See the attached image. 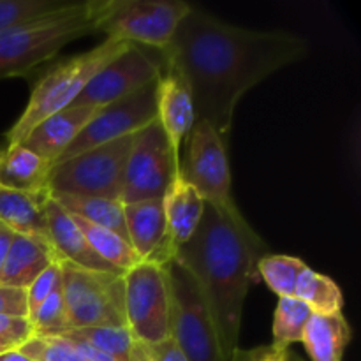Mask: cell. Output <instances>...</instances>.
Listing matches in <instances>:
<instances>
[{
    "mask_svg": "<svg viewBox=\"0 0 361 361\" xmlns=\"http://www.w3.org/2000/svg\"><path fill=\"white\" fill-rule=\"evenodd\" d=\"M305 53V39L291 32L247 30L190 7L159 55L185 80L196 122L210 123L228 145L243 94Z\"/></svg>",
    "mask_w": 361,
    "mask_h": 361,
    "instance_id": "obj_1",
    "label": "cell"
},
{
    "mask_svg": "<svg viewBox=\"0 0 361 361\" xmlns=\"http://www.w3.org/2000/svg\"><path fill=\"white\" fill-rule=\"evenodd\" d=\"M268 254L238 207L222 210L204 203L200 226L173 257L200 286L226 361L240 349L243 303L250 286L261 281L257 264Z\"/></svg>",
    "mask_w": 361,
    "mask_h": 361,
    "instance_id": "obj_2",
    "label": "cell"
},
{
    "mask_svg": "<svg viewBox=\"0 0 361 361\" xmlns=\"http://www.w3.org/2000/svg\"><path fill=\"white\" fill-rule=\"evenodd\" d=\"M113 0L73 2L59 13L0 32V78L25 76L63 46L101 32Z\"/></svg>",
    "mask_w": 361,
    "mask_h": 361,
    "instance_id": "obj_3",
    "label": "cell"
},
{
    "mask_svg": "<svg viewBox=\"0 0 361 361\" xmlns=\"http://www.w3.org/2000/svg\"><path fill=\"white\" fill-rule=\"evenodd\" d=\"M129 46V42L106 39L95 48L62 60L46 71L32 88L30 101L25 111L7 130V147L21 145L42 120L69 108L88 81L113 59L122 55Z\"/></svg>",
    "mask_w": 361,
    "mask_h": 361,
    "instance_id": "obj_4",
    "label": "cell"
},
{
    "mask_svg": "<svg viewBox=\"0 0 361 361\" xmlns=\"http://www.w3.org/2000/svg\"><path fill=\"white\" fill-rule=\"evenodd\" d=\"M59 263L69 328H127L122 275Z\"/></svg>",
    "mask_w": 361,
    "mask_h": 361,
    "instance_id": "obj_5",
    "label": "cell"
},
{
    "mask_svg": "<svg viewBox=\"0 0 361 361\" xmlns=\"http://www.w3.org/2000/svg\"><path fill=\"white\" fill-rule=\"evenodd\" d=\"M133 140L134 134L53 164L49 194L120 200Z\"/></svg>",
    "mask_w": 361,
    "mask_h": 361,
    "instance_id": "obj_6",
    "label": "cell"
},
{
    "mask_svg": "<svg viewBox=\"0 0 361 361\" xmlns=\"http://www.w3.org/2000/svg\"><path fill=\"white\" fill-rule=\"evenodd\" d=\"M126 321L130 335L143 345L169 337L171 328V284L169 264L140 261L122 275Z\"/></svg>",
    "mask_w": 361,
    "mask_h": 361,
    "instance_id": "obj_7",
    "label": "cell"
},
{
    "mask_svg": "<svg viewBox=\"0 0 361 361\" xmlns=\"http://www.w3.org/2000/svg\"><path fill=\"white\" fill-rule=\"evenodd\" d=\"M171 321L169 337L176 342L187 361H226L204 296L192 275L169 263Z\"/></svg>",
    "mask_w": 361,
    "mask_h": 361,
    "instance_id": "obj_8",
    "label": "cell"
},
{
    "mask_svg": "<svg viewBox=\"0 0 361 361\" xmlns=\"http://www.w3.org/2000/svg\"><path fill=\"white\" fill-rule=\"evenodd\" d=\"M190 7L180 0H113L101 32L108 39L161 51Z\"/></svg>",
    "mask_w": 361,
    "mask_h": 361,
    "instance_id": "obj_9",
    "label": "cell"
},
{
    "mask_svg": "<svg viewBox=\"0 0 361 361\" xmlns=\"http://www.w3.org/2000/svg\"><path fill=\"white\" fill-rule=\"evenodd\" d=\"M185 152L180 161V175L196 189L204 203L222 210L236 208L231 196V171L228 145L207 122H196L183 141Z\"/></svg>",
    "mask_w": 361,
    "mask_h": 361,
    "instance_id": "obj_10",
    "label": "cell"
},
{
    "mask_svg": "<svg viewBox=\"0 0 361 361\" xmlns=\"http://www.w3.org/2000/svg\"><path fill=\"white\" fill-rule=\"evenodd\" d=\"M180 164L175 161L168 137L155 118L134 134L122 182L123 204L164 197Z\"/></svg>",
    "mask_w": 361,
    "mask_h": 361,
    "instance_id": "obj_11",
    "label": "cell"
},
{
    "mask_svg": "<svg viewBox=\"0 0 361 361\" xmlns=\"http://www.w3.org/2000/svg\"><path fill=\"white\" fill-rule=\"evenodd\" d=\"M157 81L140 88L129 97L99 108L94 118L83 127V130L78 134L76 140L67 147L56 162L74 157L81 152L92 150L99 145L133 136L154 122L157 118Z\"/></svg>",
    "mask_w": 361,
    "mask_h": 361,
    "instance_id": "obj_12",
    "label": "cell"
},
{
    "mask_svg": "<svg viewBox=\"0 0 361 361\" xmlns=\"http://www.w3.org/2000/svg\"><path fill=\"white\" fill-rule=\"evenodd\" d=\"M162 73L164 66L157 49L130 44L122 55L113 59L88 81L71 106L102 108L154 83Z\"/></svg>",
    "mask_w": 361,
    "mask_h": 361,
    "instance_id": "obj_13",
    "label": "cell"
},
{
    "mask_svg": "<svg viewBox=\"0 0 361 361\" xmlns=\"http://www.w3.org/2000/svg\"><path fill=\"white\" fill-rule=\"evenodd\" d=\"M204 201L196 192L192 185L183 180L180 173H175L168 190L164 194V217L166 235L162 249L159 252L155 264H169L175 257L176 250L189 242L190 236L200 226L203 217Z\"/></svg>",
    "mask_w": 361,
    "mask_h": 361,
    "instance_id": "obj_14",
    "label": "cell"
},
{
    "mask_svg": "<svg viewBox=\"0 0 361 361\" xmlns=\"http://www.w3.org/2000/svg\"><path fill=\"white\" fill-rule=\"evenodd\" d=\"M157 120L168 137L175 161H182V147L196 123L192 95L176 71L164 69L157 81Z\"/></svg>",
    "mask_w": 361,
    "mask_h": 361,
    "instance_id": "obj_15",
    "label": "cell"
},
{
    "mask_svg": "<svg viewBox=\"0 0 361 361\" xmlns=\"http://www.w3.org/2000/svg\"><path fill=\"white\" fill-rule=\"evenodd\" d=\"M97 111L99 108L94 106H69L42 120L21 145L44 161L55 164Z\"/></svg>",
    "mask_w": 361,
    "mask_h": 361,
    "instance_id": "obj_16",
    "label": "cell"
},
{
    "mask_svg": "<svg viewBox=\"0 0 361 361\" xmlns=\"http://www.w3.org/2000/svg\"><path fill=\"white\" fill-rule=\"evenodd\" d=\"M46 214H48V238L59 259L69 261L87 270L122 275L92 250L83 231L74 222L73 215L63 210L51 196L46 204Z\"/></svg>",
    "mask_w": 361,
    "mask_h": 361,
    "instance_id": "obj_17",
    "label": "cell"
},
{
    "mask_svg": "<svg viewBox=\"0 0 361 361\" xmlns=\"http://www.w3.org/2000/svg\"><path fill=\"white\" fill-rule=\"evenodd\" d=\"M56 259L59 257L48 240L14 235L11 249L0 270V286L27 289Z\"/></svg>",
    "mask_w": 361,
    "mask_h": 361,
    "instance_id": "obj_18",
    "label": "cell"
},
{
    "mask_svg": "<svg viewBox=\"0 0 361 361\" xmlns=\"http://www.w3.org/2000/svg\"><path fill=\"white\" fill-rule=\"evenodd\" d=\"M127 240L141 261L154 263L166 235L164 197L123 204Z\"/></svg>",
    "mask_w": 361,
    "mask_h": 361,
    "instance_id": "obj_19",
    "label": "cell"
},
{
    "mask_svg": "<svg viewBox=\"0 0 361 361\" xmlns=\"http://www.w3.org/2000/svg\"><path fill=\"white\" fill-rule=\"evenodd\" d=\"M49 192H23L0 187V222L16 235L48 240V214L46 204Z\"/></svg>",
    "mask_w": 361,
    "mask_h": 361,
    "instance_id": "obj_20",
    "label": "cell"
},
{
    "mask_svg": "<svg viewBox=\"0 0 361 361\" xmlns=\"http://www.w3.org/2000/svg\"><path fill=\"white\" fill-rule=\"evenodd\" d=\"M53 164L23 145L7 147L0 159V187L23 192H49Z\"/></svg>",
    "mask_w": 361,
    "mask_h": 361,
    "instance_id": "obj_21",
    "label": "cell"
},
{
    "mask_svg": "<svg viewBox=\"0 0 361 361\" xmlns=\"http://www.w3.org/2000/svg\"><path fill=\"white\" fill-rule=\"evenodd\" d=\"M351 326L344 314H312L303 331L302 344L312 361H342L351 342Z\"/></svg>",
    "mask_w": 361,
    "mask_h": 361,
    "instance_id": "obj_22",
    "label": "cell"
},
{
    "mask_svg": "<svg viewBox=\"0 0 361 361\" xmlns=\"http://www.w3.org/2000/svg\"><path fill=\"white\" fill-rule=\"evenodd\" d=\"M60 207L71 215L85 219L95 226L109 229L127 240L126 217H123V203L120 200H106V197H81V196H51Z\"/></svg>",
    "mask_w": 361,
    "mask_h": 361,
    "instance_id": "obj_23",
    "label": "cell"
},
{
    "mask_svg": "<svg viewBox=\"0 0 361 361\" xmlns=\"http://www.w3.org/2000/svg\"><path fill=\"white\" fill-rule=\"evenodd\" d=\"M73 219L78 224V228L83 231L92 250L122 275L141 261L137 254L134 252L133 247H130V243L126 242L116 233L101 228V226L92 224V222L85 221V219L76 217V215H73Z\"/></svg>",
    "mask_w": 361,
    "mask_h": 361,
    "instance_id": "obj_24",
    "label": "cell"
},
{
    "mask_svg": "<svg viewBox=\"0 0 361 361\" xmlns=\"http://www.w3.org/2000/svg\"><path fill=\"white\" fill-rule=\"evenodd\" d=\"M295 298L302 300L312 310V314H319V316L338 314L344 307V296L337 282L326 275L317 274L309 267L298 277Z\"/></svg>",
    "mask_w": 361,
    "mask_h": 361,
    "instance_id": "obj_25",
    "label": "cell"
},
{
    "mask_svg": "<svg viewBox=\"0 0 361 361\" xmlns=\"http://www.w3.org/2000/svg\"><path fill=\"white\" fill-rule=\"evenodd\" d=\"M310 316H312V310L302 300L295 296L279 298L274 312V326H271L274 342L271 344L289 349V345L295 342H302Z\"/></svg>",
    "mask_w": 361,
    "mask_h": 361,
    "instance_id": "obj_26",
    "label": "cell"
},
{
    "mask_svg": "<svg viewBox=\"0 0 361 361\" xmlns=\"http://www.w3.org/2000/svg\"><path fill=\"white\" fill-rule=\"evenodd\" d=\"M307 264L302 259L284 254H268L257 264L261 281L268 284V288L279 298H291L295 296V288L298 277L305 270Z\"/></svg>",
    "mask_w": 361,
    "mask_h": 361,
    "instance_id": "obj_27",
    "label": "cell"
},
{
    "mask_svg": "<svg viewBox=\"0 0 361 361\" xmlns=\"http://www.w3.org/2000/svg\"><path fill=\"white\" fill-rule=\"evenodd\" d=\"M56 335H71V337L81 338V341L97 348L99 351L108 353L113 358L120 361H129L130 349H133L134 344V338L130 335L129 328H66V330H62ZM56 335H53V337H56Z\"/></svg>",
    "mask_w": 361,
    "mask_h": 361,
    "instance_id": "obj_28",
    "label": "cell"
},
{
    "mask_svg": "<svg viewBox=\"0 0 361 361\" xmlns=\"http://www.w3.org/2000/svg\"><path fill=\"white\" fill-rule=\"evenodd\" d=\"M73 2L62 0H0V32L59 13Z\"/></svg>",
    "mask_w": 361,
    "mask_h": 361,
    "instance_id": "obj_29",
    "label": "cell"
},
{
    "mask_svg": "<svg viewBox=\"0 0 361 361\" xmlns=\"http://www.w3.org/2000/svg\"><path fill=\"white\" fill-rule=\"evenodd\" d=\"M30 323L34 326L35 335H41V337H53V335L60 334L62 330L69 328L60 282L53 289L51 295L41 303V307L32 314Z\"/></svg>",
    "mask_w": 361,
    "mask_h": 361,
    "instance_id": "obj_30",
    "label": "cell"
},
{
    "mask_svg": "<svg viewBox=\"0 0 361 361\" xmlns=\"http://www.w3.org/2000/svg\"><path fill=\"white\" fill-rule=\"evenodd\" d=\"M18 351H21L25 356H28V358L34 361H87L85 358H81L60 337H41V335H34Z\"/></svg>",
    "mask_w": 361,
    "mask_h": 361,
    "instance_id": "obj_31",
    "label": "cell"
},
{
    "mask_svg": "<svg viewBox=\"0 0 361 361\" xmlns=\"http://www.w3.org/2000/svg\"><path fill=\"white\" fill-rule=\"evenodd\" d=\"M35 335L28 317L0 316V351H13L27 344Z\"/></svg>",
    "mask_w": 361,
    "mask_h": 361,
    "instance_id": "obj_32",
    "label": "cell"
},
{
    "mask_svg": "<svg viewBox=\"0 0 361 361\" xmlns=\"http://www.w3.org/2000/svg\"><path fill=\"white\" fill-rule=\"evenodd\" d=\"M60 282V263L59 259L53 264H49L34 282L27 288V298H28V319L32 314L41 307V303L48 298L53 293V289L59 286Z\"/></svg>",
    "mask_w": 361,
    "mask_h": 361,
    "instance_id": "obj_33",
    "label": "cell"
},
{
    "mask_svg": "<svg viewBox=\"0 0 361 361\" xmlns=\"http://www.w3.org/2000/svg\"><path fill=\"white\" fill-rule=\"evenodd\" d=\"M0 316L28 317L27 289L0 286Z\"/></svg>",
    "mask_w": 361,
    "mask_h": 361,
    "instance_id": "obj_34",
    "label": "cell"
},
{
    "mask_svg": "<svg viewBox=\"0 0 361 361\" xmlns=\"http://www.w3.org/2000/svg\"><path fill=\"white\" fill-rule=\"evenodd\" d=\"M231 361H291L289 360V349L279 348V345H261V348L250 349V351H238L233 355Z\"/></svg>",
    "mask_w": 361,
    "mask_h": 361,
    "instance_id": "obj_35",
    "label": "cell"
},
{
    "mask_svg": "<svg viewBox=\"0 0 361 361\" xmlns=\"http://www.w3.org/2000/svg\"><path fill=\"white\" fill-rule=\"evenodd\" d=\"M150 361H187L183 353L171 337L152 345H143Z\"/></svg>",
    "mask_w": 361,
    "mask_h": 361,
    "instance_id": "obj_36",
    "label": "cell"
},
{
    "mask_svg": "<svg viewBox=\"0 0 361 361\" xmlns=\"http://www.w3.org/2000/svg\"><path fill=\"white\" fill-rule=\"evenodd\" d=\"M56 337H60L63 342H67V344H69L71 348H73L74 351L81 356V358H85L87 361H120V360L113 358V356L108 355V353L99 351L97 348L90 345L88 342L81 341V338L71 337V335H56Z\"/></svg>",
    "mask_w": 361,
    "mask_h": 361,
    "instance_id": "obj_37",
    "label": "cell"
},
{
    "mask_svg": "<svg viewBox=\"0 0 361 361\" xmlns=\"http://www.w3.org/2000/svg\"><path fill=\"white\" fill-rule=\"evenodd\" d=\"M14 235H16V233H14L13 229L7 228L4 222H0V270H2V264L4 261H6L7 252H9Z\"/></svg>",
    "mask_w": 361,
    "mask_h": 361,
    "instance_id": "obj_38",
    "label": "cell"
},
{
    "mask_svg": "<svg viewBox=\"0 0 361 361\" xmlns=\"http://www.w3.org/2000/svg\"><path fill=\"white\" fill-rule=\"evenodd\" d=\"M129 361H150L148 360V355H147V351H145L143 344H140V342L134 341L133 349H130Z\"/></svg>",
    "mask_w": 361,
    "mask_h": 361,
    "instance_id": "obj_39",
    "label": "cell"
},
{
    "mask_svg": "<svg viewBox=\"0 0 361 361\" xmlns=\"http://www.w3.org/2000/svg\"><path fill=\"white\" fill-rule=\"evenodd\" d=\"M0 361H34V360L25 356L23 353L18 351V349H13V351L0 353Z\"/></svg>",
    "mask_w": 361,
    "mask_h": 361,
    "instance_id": "obj_40",
    "label": "cell"
},
{
    "mask_svg": "<svg viewBox=\"0 0 361 361\" xmlns=\"http://www.w3.org/2000/svg\"><path fill=\"white\" fill-rule=\"evenodd\" d=\"M2 154H4V152H2V150H0V159H2Z\"/></svg>",
    "mask_w": 361,
    "mask_h": 361,
    "instance_id": "obj_41",
    "label": "cell"
},
{
    "mask_svg": "<svg viewBox=\"0 0 361 361\" xmlns=\"http://www.w3.org/2000/svg\"><path fill=\"white\" fill-rule=\"evenodd\" d=\"M0 353H2V351H0Z\"/></svg>",
    "mask_w": 361,
    "mask_h": 361,
    "instance_id": "obj_42",
    "label": "cell"
}]
</instances>
